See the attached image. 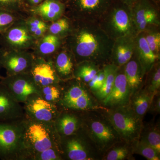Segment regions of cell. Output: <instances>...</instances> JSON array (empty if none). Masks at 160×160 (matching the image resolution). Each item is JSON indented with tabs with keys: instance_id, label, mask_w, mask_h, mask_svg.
<instances>
[{
	"instance_id": "cell-1",
	"label": "cell",
	"mask_w": 160,
	"mask_h": 160,
	"mask_svg": "<svg viewBox=\"0 0 160 160\" xmlns=\"http://www.w3.org/2000/svg\"><path fill=\"white\" fill-rule=\"evenodd\" d=\"M71 30L63 45L71 52L77 64L84 62L99 66L111 62L114 41L98 22L72 20Z\"/></svg>"
},
{
	"instance_id": "cell-28",
	"label": "cell",
	"mask_w": 160,
	"mask_h": 160,
	"mask_svg": "<svg viewBox=\"0 0 160 160\" xmlns=\"http://www.w3.org/2000/svg\"><path fill=\"white\" fill-rule=\"evenodd\" d=\"M72 21L63 15L59 18L49 22L48 33L64 38L69 34L72 27Z\"/></svg>"
},
{
	"instance_id": "cell-12",
	"label": "cell",
	"mask_w": 160,
	"mask_h": 160,
	"mask_svg": "<svg viewBox=\"0 0 160 160\" xmlns=\"http://www.w3.org/2000/svg\"><path fill=\"white\" fill-rule=\"evenodd\" d=\"M86 141V135L81 129L75 134L60 137L63 160L93 159Z\"/></svg>"
},
{
	"instance_id": "cell-32",
	"label": "cell",
	"mask_w": 160,
	"mask_h": 160,
	"mask_svg": "<svg viewBox=\"0 0 160 160\" xmlns=\"http://www.w3.org/2000/svg\"><path fill=\"white\" fill-rule=\"evenodd\" d=\"M134 143L133 152L139 154L149 160H159L160 154L154 149L142 140L139 139Z\"/></svg>"
},
{
	"instance_id": "cell-31",
	"label": "cell",
	"mask_w": 160,
	"mask_h": 160,
	"mask_svg": "<svg viewBox=\"0 0 160 160\" xmlns=\"http://www.w3.org/2000/svg\"><path fill=\"white\" fill-rule=\"evenodd\" d=\"M158 27L159 26H149L142 32L151 51L160 57V33L158 29Z\"/></svg>"
},
{
	"instance_id": "cell-7",
	"label": "cell",
	"mask_w": 160,
	"mask_h": 160,
	"mask_svg": "<svg viewBox=\"0 0 160 160\" xmlns=\"http://www.w3.org/2000/svg\"><path fill=\"white\" fill-rule=\"evenodd\" d=\"M114 0H65V15L72 20L98 22Z\"/></svg>"
},
{
	"instance_id": "cell-22",
	"label": "cell",
	"mask_w": 160,
	"mask_h": 160,
	"mask_svg": "<svg viewBox=\"0 0 160 160\" xmlns=\"http://www.w3.org/2000/svg\"><path fill=\"white\" fill-rule=\"evenodd\" d=\"M134 53L142 67L144 76L152 69L156 62L159 59L160 57L151 51L143 32L138 33L136 36Z\"/></svg>"
},
{
	"instance_id": "cell-20",
	"label": "cell",
	"mask_w": 160,
	"mask_h": 160,
	"mask_svg": "<svg viewBox=\"0 0 160 160\" xmlns=\"http://www.w3.org/2000/svg\"><path fill=\"white\" fill-rule=\"evenodd\" d=\"M65 10L66 6L62 0H44L38 6L29 7L26 15L38 16L46 22H51L62 16Z\"/></svg>"
},
{
	"instance_id": "cell-8",
	"label": "cell",
	"mask_w": 160,
	"mask_h": 160,
	"mask_svg": "<svg viewBox=\"0 0 160 160\" xmlns=\"http://www.w3.org/2000/svg\"><path fill=\"white\" fill-rule=\"evenodd\" d=\"M81 129L86 135L90 138L101 151L109 149L119 141V135L109 120L100 118L90 120L83 114Z\"/></svg>"
},
{
	"instance_id": "cell-5",
	"label": "cell",
	"mask_w": 160,
	"mask_h": 160,
	"mask_svg": "<svg viewBox=\"0 0 160 160\" xmlns=\"http://www.w3.org/2000/svg\"><path fill=\"white\" fill-rule=\"evenodd\" d=\"M108 120L120 138L127 142L139 139L143 129L142 118L128 106L115 107L108 112Z\"/></svg>"
},
{
	"instance_id": "cell-15",
	"label": "cell",
	"mask_w": 160,
	"mask_h": 160,
	"mask_svg": "<svg viewBox=\"0 0 160 160\" xmlns=\"http://www.w3.org/2000/svg\"><path fill=\"white\" fill-rule=\"evenodd\" d=\"M29 73L35 82L41 88L62 81L56 74L52 59L46 60L34 56Z\"/></svg>"
},
{
	"instance_id": "cell-42",
	"label": "cell",
	"mask_w": 160,
	"mask_h": 160,
	"mask_svg": "<svg viewBox=\"0 0 160 160\" xmlns=\"http://www.w3.org/2000/svg\"><path fill=\"white\" fill-rule=\"evenodd\" d=\"M153 109H154L155 111H157V112H160V100L159 97L155 101Z\"/></svg>"
},
{
	"instance_id": "cell-6",
	"label": "cell",
	"mask_w": 160,
	"mask_h": 160,
	"mask_svg": "<svg viewBox=\"0 0 160 160\" xmlns=\"http://www.w3.org/2000/svg\"><path fill=\"white\" fill-rule=\"evenodd\" d=\"M57 106L60 110L84 112L95 109L97 106L86 84L73 78L63 81L62 95Z\"/></svg>"
},
{
	"instance_id": "cell-38",
	"label": "cell",
	"mask_w": 160,
	"mask_h": 160,
	"mask_svg": "<svg viewBox=\"0 0 160 160\" xmlns=\"http://www.w3.org/2000/svg\"><path fill=\"white\" fill-rule=\"evenodd\" d=\"M130 150L126 146H120L112 148L108 152L106 159L107 160H125L129 156Z\"/></svg>"
},
{
	"instance_id": "cell-14",
	"label": "cell",
	"mask_w": 160,
	"mask_h": 160,
	"mask_svg": "<svg viewBox=\"0 0 160 160\" xmlns=\"http://www.w3.org/2000/svg\"><path fill=\"white\" fill-rule=\"evenodd\" d=\"M124 67L119 68L112 89L107 97L102 101L105 106L113 108L128 106L131 96Z\"/></svg>"
},
{
	"instance_id": "cell-16",
	"label": "cell",
	"mask_w": 160,
	"mask_h": 160,
	"mask_svg": "<svg viewBox=\"0 0 160 160\" xmlns=\"http://www.w3.org/2000/svg\"><path fill=\"white\" fill-rule=\"evenodd\" d=\"M22 105L18 102L7 89L0 82V122H13L24 118Z\"/></svg>"
},
{
	"instance_id": "cell-17",
	"label": "cell",
	"mask_w": 160,
	"mask_h": 160,
	"mask_svg": "<svg viewBox=\"0 0 160 160\" xmlns=\"http://www.w3.org/2000/svg\"><path fill=\"white\" fill-rule=\"evenodd\" d=\"M83 112L62 109L54 121L55 129L60 137L75 134L82 125Z\"/></svg>"
},
{
	"instance_id": "cell-37",
	"label": "cell",
	"mask_w": 160,
	"mask_h": 160,
	"mask_svg": "<svg viewBox=\"0 0 160 160\" xmlns=\"http://www.w3.org/2000/svg\"><path fill=\"white\" fill-rule=\"evenodd\" d=\"M62 152L54 148H49L36 153L31 160H62Z\"/></svg>"
},
{
	"instance_id": "cell-40",
	"label": "cell",
	"mask_w": 160,
	"mask_h": 160,
	"mask_svg": "<svg viewBox=\"0 0 160 160\" xmlns=\"http://www.w3.org/2000/svg\"><path fill=\"white\" fill-rule=\"evenodd\" d=\"M153 71L152 74L148 90L152 93H156L160 87V67L158 63L156 66H153Z\"/></svg>"
},
{
	"instance_id": "cell-3",
	"label": "cell",
	"mask_w": 160,
	"mask_h": 160,
	"mask_svg": "<svg viewBox=\"0 0 160 160\" xmlns=\"http://www.w3.org/2000/svg\"><path fill=\"white\" fill-rule=\"evenodd\" d=\"M98 23L113 41L123 37L137 35L131 7L120 0L113 1Z\"/></svg>"
},
{
	"instance_id": "cell-41",
	"label": "cell",
	"mask_w": 160,
	"mask_h": 160,
	"mask_svg": "<svg viewBox=\"0 0 160 160\" xmlns=\"http://www.w3.org/2000/svg\"><path fill=\"white\" fill-rule=\"evenodd\" d=\"M29 7H34L41 4L44 0H24Z\"/></svg>"
},
{
	"instance_id": "cell-19",
	"label": "cell",
	"mask_w": 160,
	"mask_h": 160,
	"mask_svg": "<svg viewBox=\"0 0 160 160\" xmlns=\"http://www.w3.org/2000/svg\"><path fill=\"white\" fill-rule=\"evenodd\" d=\"M52 61L56 74L61 81L73 78L76 62L71 52L63 44L52 58Z\"/></svg>"
},
{
	"instance_id": "cell-4",
	"label": "cell",
	"mask_w": 160,
	"mask_h": 160,
	"mask_svg": "<svg viewBox=\"0 0 160 160\" xmlns=\"http://www.w3.org/2000/svg\"><path fill=\"white\" fill-rule=\"evenodd\" d=\"M22 119L0 122V159L3 160H29L24 142Z\"/></svg>"
},
{
	"instance_id": "cell-26",
	"label": "cell",
	"mask_w": 160,
	"mask_h": 160,
	"mask_svg": "<svg viewBox=\"0 0 160 160\" xmlns=\"http://www.w3.org/2000/svg\"><path fill=\"white\" fill-rule=\"evenodd\" d=\"M100 69V66L90 62H84L78 63L73 72V78L86 85Z\"/></svg>"
},
{
	"instance_id": "cell-13",
	"label": "cell",
	"mask_w": 160,
	"mask_h": 160,
	"mask_svg": "<svg viewBox=\"0 0 160 160\" xmlns=\"http://www.w3.org/2000/svg\"><path fill=\"white\" fill-rule=\"evenodd\" d=\"M34 55L29 50H7L3 49L2 57V68L6 76L29 73L34 59Z\"/></svg>"
},
{
	"instance_id": "cell-18",
	"label": "cell",
	"mask_w": 160,
	"mask_h": 160,
	"mask_svg": "<svg viewBox=\"0 0 160 160\" xmlns=\"http://www.w3.org/2000/svg\"><path fill=\"white\" fill-rule=\"evenodd\" d=\"M136 36H128L114 40L110 63L120 68L131 59L134 54Z\"/></svg>"
},
{
	"instance_id": "cell-10",
	"label": "cell",
	"mask_w": 160,
	"mask_h": 160,
	"mask_svg": "<svg viewBox=\"0 0 160 160\" xmlns=\"http://www.w3.org/2000/svg\"><path fill=\"white\" fill-rule=\"evenodd\" d=\"M23 107L26 117L45 122L54 123L60 111L57 106L44 100L38 93L29 96Z\"/></svg>"
},
{
	"instance_id": "cell-23",
	"label": "cell",
	"mask_w": 160,
	"mask_h": 160,
	"mask_svg": "<svg viewBox=\"0 0 160 160\" xmlns=\"http://www.w3.org/2000/svg\"><path fill=\"white\" fill-rule=\"evenodd\" d=\"M124 67L130 94L132 96L139 89L144 76L142 67L135 53Z\"/></svg>"
},
{
	"instance_id": "cell-39",
	"label": "cell",
	"mask_w": 160,
	"mask_h": 160,
	"mask_svg": "<svg viewBox=\"0 0 160 160\" xmlns=\"http://www.w3.org/2000/svg\"><path fill=\"white\" fill-rule=\"evenodd\" d=\"M106 70L104 66L86 85L92 91L96 92L103 86L106 78Z\"/></svg>"
},
{
	"instance_id": "cell-34",
	"label": "cell",
	"mask_w": 160,
	"mask_h": 160,
	"mask_svg": "<svg viewBox=\"0 0 160 160\" xmlns=\"http://www.w3.org/2000/svg\"><path fill=\"white\" fill-rule=\"evenodd\" d=\"M140 139L146 142L149 146L160 153V133L159 129L152 128L146 129L145 132L142 131Z\"/></svg>"
},
{
	"instance_id": "cell-35",
	"label": "cell",
	"mask_w": 160,
	"mask_h": 160,
	"mask_svg": "<svg viewBox=\"0 0 160 160\" xmlns=\"http://www.w3.org/2000/svg\"><path fill=\"white\" fill-rule=\"evenodd\" d=\"M160 26L158 13L155 7L146 14L142 22L137 27V33L138 34V33L144 31L149 26Z\"/></svg>"
},
{
	"instance_id": "cell-11",
	"label": "cell",
	"mask_w": 160,
	"mask_h": 160,
	"mask_svg": "<svg viewBox=\"0 0 160 160\" xmlns=\"http://www.w3.org/2000/svg\"><path fill=\"white\" fill-rule=\"evenodd\" d=\"M18 102L24 103L29 96L40 94L41 88L35 82L29 73L6 76L0 80Z\"/></svg>"
},
{
	"instance_id": "cell-44",
	"label": "cell",
	"mask_w": 160,
	"mask_h": 160,
	"mask_svg": "<svg viewBox=\"0 0 160 160\" xmlns=\"http://www.w3.org/2000/svg\"><path fill=\"white\" fill-rule=\"evenodd\" d=\"M2 52L3 49L2 48V47H0V70H1V68H2V61H1V60H2ZM3 77L0 74V80L2 79Z\"/></svg>"
},
{
	"instance_id": "cell-27",
	"label": "cell",
	"mask_w": 160,
	"mask_h": 160,
	"mask_svg": "<svg viewBox=\"0 0 160 160\" xmlns=\"http://www.w3.org/2000/svg\"><path fill=\"white\" fill-rule=\"evenodd\" d=\"M106 70V77L103 86L99 90L95 92L97 97L103 101L111 92L114 84L115 79L119 67L112 63L104 65Z\"/></svg>"
},
{
	"instance_id": "cell-9",
	"label": "cell",
	"mask_w": 160,
	"mask_h": 160,
	"mask_svg": "<svg viewBox=\"0 0 160 160\" xmlns=\"http://www.w3.org/2000/svg\"><path fill=\"white\" fill-rule=\"evenodd\" d=\"M25 16L16 21L6 31L0 34V45L5 50H29L32 49L36 40L29 33Z\"/></svg>"
},
{
	"instance_id": "cell-21",
	"label": "cell",
	"mask_w": 160,
	"mask_h": 160,
	"mask_svg": "<svg viewBox=\"0 0 160 160\" xmlns=\"http://www.w3.org/2000/svg\"><path fill=\"white\" fill-rule=\"evenodd\" d=\"M63 44V38L47 32L36 40L32 50L34 56L46 60L52 59Z\"/></svg>"
},
{
	"instance_id": "cell-25",
	"label": "cell",
	"mask_w": 160,
	"mask_h": 160,
	"mask_svg": "<svg viewBox=\"0 0 160 160\" xmlns=\"http://www.w3.org/2000/svg\"><path fill=\"white\" fill-rule=\"evenodd\" d=\"M25 23L27 29L32 37L37 40L42 37L48 32L49 22L34 15H26Z\"/></svg>"
},
{
	"instance_id": "cell-29",
	"label": "cell",
	"mask_w": 160,
	"mask_h": 160,
	"mask_svg": "<svg viewBox=\"0 0 160 160\" xmlns=\"http://www.w3.org/2000/svg\"><path fill=\"white\" fill-rule=\"evenodd\" d=\"M155 5L151 0H138L132 6V16L136 29L146 14L155 7Z\"/></svg>"
},
{
	"instance_id": "cell-24",
	"label": "cell",
	"mask_w": 160,
	"mask_h": 160,
	"mask_svg": "<svg viewBox=\"0 0 160 160\" xmlns=\"http://www.w3.org/2000/svg\"><path fill=\"white\" fill-rule=\"evenodd\" d=\"M155 94L148 89L137 92L132 99V109L138 116L143 117L150 108Z\"/></svg>"
},
{
	"instance_id": "cell-2",
	"label": "cell",
	"mask_w": 160,
	"mask_h": 160,
	"mask_svg": "<svg viewBox=\"0 0 160 160\" xmlns=\"http://www.w3.org/2000/svg\"><path fill=\"white\" fill-rule=\"evenodd\" d=\"M22 122L24 127V142L29 160H31L36 153L49 148H56L62 152L60 137L54 123L35 121L25 115Z\"/></svg>"
},
{
	"instance_id": "cell-43",
	"label": "cell",
	"mask_w": 160,
	"mask_h": 160,
	"mask_svg": "<svg viewBox=\"0 0 160 160\" xmlns=\"http://www.w3.org/2000/svg\"><path fill=\"white\" fill-rule=\"evenodd\" d=\"M120 1L128 5L129 7H131L138 0H120Z\"/></svg>"
},
{
	"instance_id": "cell-33",
	"label": "cell",
	"mask_w": 160,
	"mask_h": 160,
	"mask_svg": "<svg viewBox=\"0 0 160 160\" xmlns=\"http://www.w3.org/2000/svg\"><path fill=\"white\" fill-rule=\"evenodd\" d=\"M25 16L22 13L0 9V34L6 31L16 21Z\"/></svg>"
},
{
	"instance_id": "cell-45",
	"label": "cell",
	"mask_w": 160,
	"mask_h": 160,
	"mask_svg": "<svg viewBox=\"0 0 160 160\" xmlns=\"http://www.w3.org/2000/svg\"><path fill=\"white\" fill-rule=\"evenodd\" d=\"M151 1L152 2L155 4V5H157V6L159 4L160 2V0H151Z\"/></svg>"
},
{
	"instance_id": "cell-30",
	"label": "cell",
	"mask_w": 160,
	"mask_h": 160,
	"mask_svg": "<svg viewBox=\"0 0 160 160\" xmlns=\"http://www.w3.org/2000/svg\"><path fill=\"white\" fill-rule=\"evenodd\" d=\"M63 82L42 87L40 95L44 100L57 106L62 95Z\"/></svg>"
},
{
	"instance_id": "cell-36",
	"label": "cell",
	"mask_w": 160,
	"mask_h": 160,
	"mask_svg": "<svg viewBox=\"0 0 160 160\" xmlns=\"http://www.w3.org/2000/svg\"><path fill=\"white\" fill-rule=\"evenodd\" d=\"M28 8L24 0H0V9L26 15Z\"/></svg>"
},
{
	"instance_id": "cell-46",
	"label": "cell",
	"mask_w": 160,
	"mask_h": 160,
	"mask_svg": "<svg viewBox=\"0 0 160 160\" xmlns=\"http://www.w3.org/2000/svg\"><path fill=\"white\" fill-rule=\"evenodd\" d=\"M62 2H65V0H62Z\"/></svg>"
}]
</instances>
